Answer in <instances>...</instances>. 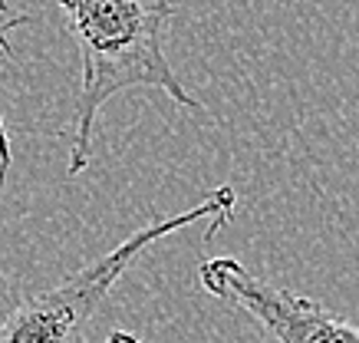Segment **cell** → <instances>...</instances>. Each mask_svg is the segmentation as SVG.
Returning a JSON list of instances; mask_svg holds the SVG:
<instances>
[{
    "label": "cell",
    "mask_w": 359,
    "mask_h": 343,
    "mask_svg": "<svg viewBox=\"0 0 359 343\" xmlns=\"http://www.w3.org/2000/svg\"><path fill=\"white\" fill-rule=\"evenodd\" d=\"M83 60V86L69 135V175L89 166L93 129L102 106L126 89H158L175 106L201 102L182 86L165 56V30L175 17L172 0H53Z\"/></svg>",
    "instance_id": "1"
},
{
    "label": "cell",
    "mask_w": 359,
    "mask_h": 343,
    "mask_svg": "<svg viewBox=\"0 0 359 343\" xmlns=\"http://www.w3.org/2000/svg\"><path fill=\"white\" fill-rule=\"evenodd\" d=\"M234 208H238V191L231 185H221L188 211L142 224L139 231H132L112 251L89 261L86 267H79L76 274H69L66 281L40 290V294L23 297L0 321V343H86V327L96 317L99 304L109 297L119 277L155 241H162L182 228H191L198 222H211L215 228H224L234 218Z\"/></svg>",
    "instance_id": "2"
},
{
    "label": "cell",
    "mask_w": 359,
    "mask_h": 343,
    "mask_svg": "<svg viewBox=\"0 0 359 343\" xmlns=\"http://www.w3.org/2000/svg\"><path fill=\"white\" fill-rule=\"evenodd\" d=\"M198 284L254 321L277 343H359V323L320 307L316 300L277 288L250 274L238 257H208L198 267Z\"/></svg>",
    "instance_id": "3"
},
{
    "label": "cell",
    "mask_w": 359,
    "mask_h": 343,
    "mask_svg": "<svg viewBox=\"0 0 359 343\" xmlns=\"http://www.w3.org/2000/svg\"><path fill=\"white\" fill-rule=\"evenodd\" d=\"M27 17L23 13H11L7 11V0H0V53H13L11 46V30L13 27H23ZM13 166V149H11V133L4 126V116H0V195H4V185H7V175H11Z\"/></svg>",
    "instance_id": "4"
},
{
    "label": "cell",
    "mask_w": 359,
    "mask_h": 343,
    "mask_svg": "<svg viewBox=\"0 0 359 343\" xmlns=\"http://www.w3.org/2000/svg\"><path fill=\"white\" fill-rule=\"evenodd\" d=\"M106 343H142V340L135 337V333H129V330H109Z\"/></svg>",
    "instance_id": "5"
},
{
    "label": "cell",
    "mask_w": 359,
    "mask_h": 343,
    "mask_svg": "<svg viewBox=\"0 0 359 343\" xmlns=\"http://www.w3.org/2000/svg\"><path fill=\"white\" fill-rule=\"evenodd\" d=\"M356 152H359V142H356Z\"/></svg>",
    "instance_id": "6"
}]
</instances>
